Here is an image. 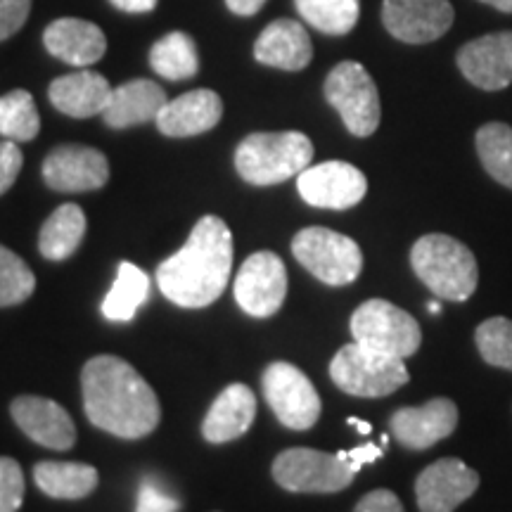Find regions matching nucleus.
<instances>
[{"label": "nucleus", "mask_w": 512, "mask_h": 512, "mask_svg": "<svg viewBox=\"0 0 512 512\" xmlns=\"http://www.w3.org/2000/svg\"><path fill=\"white\" fill-rule=\"evenodd\" d=\"M83 411L100 430L121 439H140L159 425L157 394L131 363L117 356H95L81 373Z\"/></svg>", "instance_id": "1"}, {"label": "nucleus", "mask_w": 512, "mask_h": 512, "mask_svg": "<svg viewBox=\"0 0 512 512\" xmlns=\"http://www.w3.org/2000/svg\"><path fill=\"white\" fill-rule=\"evenodd\" d=\"M233 268V233L219 216H202L178 252L159 264L157 285L183 309L214 304L226 290Z\"/></svg>", "instance_id": "2"}, {"label": "nucleus", "mask_w": 512, "mask_h": 512, "mask_svg": "<svg viewBox=\"0 0 512 512\" xmlns=\"http://www.w3.org/2000/svg\"><path fill=\"white\" fill-rule=\"evenodd\" d=\"M411 266L427 290L446 302H467L477 290L475 254L451 235H422L411 249Z\"/></svg>", "instance_id": "3"}, {"label": "nucleus", "mask_w": 512, "mask_h": 512, "mask_svg": "<svg viewBox=\"0 0 512 512\" xmlns=\"http://www.w3.org/2000/svg\"><path fill=\"white\" fill-rule=\"evenodd\" d=\"M311 140L299 131L252 133L238 145L235 169L252 185H278L309 169Z\"/></svg>", "instance_id": "4"}, {"label": "nucleus", "mask_w": 512, "mask_h": 512, "mask_svg": "<svg viewBox=\"0 0 512 512\" xmlns=\"http://www.w3.org/2000/svg\"><path fill=\"white\" fill-rule=\"evenodd\" d=\"M330 377L344 394L380 399L408 382V370L401 358L377 354L354 342L339 349L332 358Z\"/></svg>", "instance_id": "5"}, {"label": "nucleus", "mask_w": 512, "mask_h": 512, "mask_svg": "<svg viewBox=\"0 0 512 512\" xmlns=\"http://www.w3.org/2000/svg\"><path fill=\"white\" fill-rule=\"evenodd\" d=\"M351 335L361 347L401 361L413 356L422 344L418 320L387 299H368L358 306L351 316Z\"/></svg>", "instance_id": "6"}, {"label": "nucleus", "mask_w": 512, "mask_h": 512, "mask_svg": "<svg viewBox=\"0 0 512 512\" xmlns=\"http://www.w3.org/2000/svg\"><path fill=\"white\" fill-rule=\"evenodd\" d=\"M294 259L320 283L342 287L361 275L363 252L347 235L330 228H304L292 240Z\"/></svg>", "instance_id": "7"}, {"label": "nucleus", "mask_w": 512, "mask_h": 512, "mask_svg": "<svg viewBox=\"0 0 512 512\" xmlns=\"http://www.w3.org/2000/svg\"><path fill=\"white\" fill-rule=\"evenodd\" d=\"M325 100L339 112L351 136L368 138L380 126L382 107L373 76L358 62H339L325 79Z\"/></svg>", "instance_id": "8"}, {"label": "nucleus", "mask_w": 512, "mask_h": 512, "mask_svg": "<svg viewBox=\"0 0 512 512\" xmlns=\"http://www.w3.org/2000/svg\"><path fill=\"white\" fill-rule=\"evenodd\" d=\"M273 477L294 494H337L354 482L356 472L337 453L316 448H287L273 460Z\"/></svg>", "instance_id": "9"}, {"label": "nucleus", "mask_w": 512, "mask_h": 512, "mask_svg": "<svg viewBox=\"0 0 512 512\" xmlns=\"http://www.w3.org/2000/svg\"><path fill=\"white\" fill-rule=\"evenodd\" d=\"M264 396L275 418L290 430H311L320 418L316 387L292 363L278 361L264 370Z\"/></svg>", "instance_id": "10"}, {"label": "nucleus", "mask_w": 512, "mask_h": 512, "mask_svg": "<svg viewBox=\"0 0 512 512\" xmlns=\"http://www.w3.org/2000/svg\"><path fill=\"white\" fill-rule=\"evenodd\" d=\"M287 294L283 259L273 252H256L242 264L235 278V302L254 318H268L280 309Z\"/></svg>", "instance_id": "11"}, {"label": "nucleus", "mask_w": 512, "mask_h": 512, "mask_svg": "<svg viewBox=\"0 0 512 512\" xmlns=\"http://www.w3.org/2000/svg\"><path fill=\"white\" fill-rule=\"evenodd\" d=\"M453 5L448 0H384L382 24L396 41L422 46L453 27Z\"/></svg>", "instance_id": "12"}, {"label": "nucleus", "mask_w": 512, "mask_h": 512, "mask_svg": "<svg viewBox=\"0 0 512 512\" xmlns=\"http://www.w3.org/2000/svg\"><path fill=\"white\" fill-rule=\"evenodd\" d=\"M299 195L318 209H351L366 197L368 181L361 169L347 162H323L297 176Z\"/></svg>", "instance_id": "13"}, {"label": "nucleus", "mask_w": 512, "mask_h": 512, "mask_svg": "<svg viewBox=\"0 0 512 512\" xmlns=\"http://www.w3.org/2000/svg\"><path fill=\"white\" fill-rule=\"evenodd\" d=\"M43 181L57 192L100 190L110 181V162L88 145H60L43 162Z\"/></svg>", "instance_id": "14"}, {"label": "nucleus", "mask_w": 512, "mask_h": 512, "mask_svg": "<svg viewBox=\"0 0 512 512\" xmlns=\"http://www.w3.org/2000/svg\"><path fill=\"white\" fill-rule=\"evenodd\" d=\"M479 489V475L458 458H441L415 479L420 512H453Z\"/></svg>", "instance_id": "15"}, {"label": "nucleus", "mask_w": 512, "mask_h": 512, "mask_svg": "<svg viewBox=\"0 0 512 512\" xmlns=\"http://www.w3.org/2000/svg\"><path fill=\"white\" fill-rule=\"evenodd\" d=\"M458 69L482 91H503L512 83V31L486 34L465 43L456 55Z\"/></svg>", "instance_id": "16"}, {"label": "nucleus", "mask_w": 512, "mask_h": 512, "mask_svg": "<svg viewBox=\"0 0 512 512\" xmlns=\"http://www.w3.org/2000/svg\"><path fill=\"white\" fill-rule=\"evenodd\" d=\"M389 422H392V434L401 446L411 448V451H425L456 432L458 406L451 399L439 396L420 408H399Z\"/></svg>", "instance_id": "17"}, {"label": "nucleus", "mask_w": 512, "mask_h": 512, "mask_svg": "<svg viewBox=\"0 0 512 512\" xmlns=\"http://www.w3.org/2000/svg\"><path fill=\"white\" fill-rule=\"evenodd\" d=\"M17 427L36 444L69 451L76 444V427L60 403L43 396H19L10 406Z\"/></svg>", "instance_id": "18"}, {"label": "nucleus", "mask_w": 512, "mask_h": 512, "mask_svg": "<svg viewBox=\"0 0 512 512\" xmlns=\"http://www.w3.org/2000/svg\"><path fill=\"white\" fill-rule=\"evenodd\" d=\"M223 117V102L209 88L190 91L169 100L157 114V128L169 138H190L207 133Z\"/></svg>", "instance_id": "19"}, {"label": "nucleus", "mask_w": 512, "mask_h": 512, "mask_svg": "<svg viewBox=\"0 0 512 512\" xmlns=\"http://www.w3.org/2000/svg\"><path fill=\"white\" fill-rule=\"evenodd\" d=\"M256 62L283 72H302L313 57L311 38L297 19H275L254 43Z\"/></svg>", "instance_id": "20"}, {"label": "nucleus", "mask_w": 512, "mask_h": 512, "mask_svg": "<svg viewBox=\"0 0 512 512\" xmlns=\"http://www.w3.org/2000/svg\"><path fill=\"white\" fill-rule=\"evenodd\" d=\"M46 50L74 67H91L107 53V38L98 24L79 17H60L43 34Z\"/></svg>", "instance_id": "21"}, {"label": "nucleus", "mask_w": 512, "mask_h": 512, "mask_svg": "<svg viewBox=\"0 0 512 512\" xmlns=\"http://www.w3.org/2000/svg\"><path fill=\"white\" fill-rule=\"evenodd\" d=\"M114 88L110 81L91 69L60 76L50 83L48 98L57 112L74 119H88L102 114L110 105Z\"/></svg>", "instance_id": "22"}, {"label": "nucleus", "mask_w": 512, "mask_h": 512, "mask_svg": "<svg viewBox=\"0 0 512 512\" xmlns=\"http://www.w3.org/2000/svg\"><path fill=\"white\" fill-rule=\"evenodd\" d=\"M256 415V396L247 384H230L211 403L202 434L211 444H226L245 434Z\"/></svg>", "instance_id": "23"}, {"label": "nucleus", "mask_w": 512, "mask_h": 512, "mask_svg": "<svg viewBox=\"0 0 512 512\" xmlns=\"http://www.w3.org/2000/svg\"><path fill=\"white\" fill-rule=\"evenodd\" d=\"M166 93L159 83L150 79H136L121 83L114 88L110 105L102 112L107 126L112 128H131L147 124V121H157V114L166 105Z\"/></svg>", "instance_id": "24"}, {"label": "nucleus", "mask_w": 512, "mask_h": 512, "mask_svg": "<svg viewBox=\"0 0 512 512\" xmlns=\"http://www.w3.org/2000/svg\"><path fill=\"white\" fill-rule=\"evenodd\" d=\"M98 470L83 463H38L34 467V482L43 494L60 501H79L93 494L98 486Z\"/></svg>", "instance_id": "25"}, {"label": "nucleus", "mask_w": 512, "mask_h": 512, "mask_svg": "<svg viewBox=\"0 0 512 512\" xmlns=\"http://www.w3.org/2000/svg\"><path fill=\"white\" fill-rule=\"evenodd\" d=\"M86 235V214L79 204H62L43 223L38 249L50 261L69 259Z\"/></svg>", "instance_id": "26"}, {"label": "nucleus", "mask_w": 512, "mask_h": 512, "mask_svg": "<svg viewBox=\"0 0 512 512\" xmlns=\"http://www.w3.org/2000/svg\"><path fill=\"white\" fill-rule=\"evenodd\" d=\"M150 67L169 81L192 79L200 72V55L190 34L171 31L159 38L150 50Z\"/></svg>", "instance_id": "27"}, {"label": "nucleus", "mask_w": 512, "mask_h": 512, "mask_svg": "<svg viewBox=\"0 0 512 512\" xmlns=\"http://www.w3.org/2000/svg\"><path fill=\"white\" fill-rule=\"evenodd\" d=\"M150 294V280L145 271H140L136 264H119L117 280H114L110 294L102 302V313L114 323H128L136 311L147 302Z\"/></svg>", "instance_id": "28"}, {"label": "nucleus", "mask_w": 512, "mask_h": 512, "mask_svg": "<svg viewBox=\"0 0 512 512\" xmlns=\"http://www.w3.org/2000/svg\"><path fill=\"white\" fill-rule=\"evenodd\" d=\"M297 12L328 36H347L361 15V0H294Z\"/></svg>", "instance_id": "29"}, {"label": "nucleus", "mask_w": 512, "mask_h": 512, "mask_svg": "<svg viewBox=\"0 0 512 512\" xmlns=\"http://www.w3.org/2000/svg\"><path fill=\"white\" fill-rule=\"evenodd\" d=\"M475 143L486 174L512 190V128L501 121L486 124L477 131Z\"/></svg>", "instance_id": "30"}, {"label": "nucleus", "mask_w": 512, "mask_h": 512, "mask_svg": "<svg viewBox=\"0 0 512 512\" xmlns=\"http://www.w3.org/2000/svg\"><path fill=\"white\" fill-rule=\"evenodd\" d=\"M41 131L36 102L29 91H10L0 95V133L15 143L34 140Z\"/></svg>", "instance_id": "31"}, {"label": "nucleus", "mask_w": 512, "mask_h": 512, "mask_svg": "<svg viewBox=\"0 0 512 512\" xmlns=\"http://www.w3.org/2000/svg\"><path fill=\"white\" fill-rule=\"evenodd\" d=\"M36 278L22 256L0 245V306L27 302L34 294Z\"/></svg>", "instance_id": "32"}, {"label": "nucleus", "mask_w": 512, "mask_h": 512, "mask_svg": "<svg viewBox=\"0 0 512 512\" xmlns=\"http://www.w3.org/2000/svg\"><path fill=\"white\" fill-rule=\"evenodd\" d=\"M475 342L489 366L512 370V320L503 316L484 320L475 332Z\"/></svg>", "instance_id": "33"}, {"label": "nucleus", "mask_w": 512, "mask_h": 512, "mask_svg": "<svg viewBox=\"0 0 512 512\" xmlns=\"http://www.w3.org/2000/svg\"><path fill=\"white\" fill-rule=\"evenodd\" d=\"M24 501V472L17 460L0 458V512H17Z\"/></svg>", "instance_id": "34"}, {"label": "nucleus", "mask_w": 512, "mask_h": 512, "mask_svg": "<svg viewBox=\"0 0 512 512\" xmlns=\"http://www.w3.org/2000/svg\"><path fill=\"white\" fill-rule=\"evenodd\" d=\"M181 510V501L171 496L164 486H159L152 479H145L138 489V503L136 512H178Z\"/></svg>", "instance_id": "35"}, {"label": "nucleus", "mask_w": 512, "mask_h": 512, "mask_svg": "<svg viewBox=\"0 0 512 512\" xmlns=\"http://www.w3.org/2000/svg\"><path fill=\"white\" fill-rule=\"evenodd\" d=\"M31 0H0V41L15 36L27 24Z\"/></svg>", "instance_id": "36"}, {"label": "nucleus", "mask_w": 512, "mask_h": 512, "mask_svg": "<svg viewBox=\"0 0 512 512\" xmlns=\"http://www.w3.org/2000/svg\"><path fill=\"white\" fill-rule=\"evenodd\" d=\"M24 157L15 145V140L0 143V195H5L15 185L19 171H22Z\"/></svg>", "instance_id": "37"}, {"label": "nucleus", "mask_w": 512, "mask_h": 512, "mask_svg": "<svg viewBox=\"0 0 512 512\" xmlns=\"http://www.w3.org/2000/svg\"><path fill=\"white\" fill-rule=\"evenodd\" d=\"M354 512H403V505L389 489H377L363 496Z\"/></svg>", "instance_id": "38"}, {"label": "nucleus", "mask_w": 512, "mask_h": 512, "mask_svg": "<svg viewBox=\"0 0 512 512\" xmlns=\"http://www.w3.org/2000/svg\"><path fill=\"white\" fill-rule=\"evenodd\" d=\"M384 453L382 446H373V444H366V446H358V448H351V451H339L337 456L344 458L347 463L351 465V470L358 472L363 465L368 463H375V460H380Z\"/></svg>", "instance_id": "39"}, {"label": "nucleus", "mask_w": 512, "mask_h": 512, "mask_svg": "<svg viewBox=\"0 0 512 512\" xmlns=\"http://www.w3.org/2000/svg\"><path fill=\"white\" fill-rule=\"evenodd\" d=\"M114 8L121 12H131V15H143L157 8V0H110Z\"/></svg>", "instance_id": "40"}, {"label": "nucleus", "mask_w": 512, "mask_h": 512, "mask_svg": "<svg viewBox=\"0 0 512 512\" xmlns=\"http://www.w3.org/2000/svg\"><path fill=\"white\" fill-rule=\"evenodd\" d=\"M226 5H228V10L233 12V15L252 17L261 8H264L266 0H226Z\"/></svg>", "instance_id": "41"}, {"label": "nucleus", "mask_w": 512, "mask_h": 512, "mask_svg": "<svg viewBox=\"0 0 512 512\" xmlns=\"http://www.w3.org/2000/svg\"><path fill=\"white\" fill-rule=\"evenodd\" d=\"M479 3L491 5V8H496L501 12H512V0H479Z\"/></svg>", "instance_id": "42"}, {"label": "nucleus", "mask_w": 512, "mask_h": 512, "mask_svg": "<svg viewBox=\"0 0 512 512\" xmlns=\"http://www.w3.org/2000/svg\"><path fill=\"white\" fill-rule=\"evenodd\" d=\"M347 422H349V425H351V427H356V430H358V432H361V434H370V432H373V427H370L366 420H358V418H349Z\"/></svg>", "instance_id": "43"}, {"label": "nucleus", "mask_w": 512, "mask_h": 512, "mask_svg": "<svg viewBox=\"0 0 512 512\" xmlns=\"http://www.w3.org/2000/svg\"><path fill=\"white\" fill-rule=\"evenodd\" d=\"M427 309H430V313H439L441 306H439V302H430V306H427Z\"/></svg>", "instance_id": "44"}]
</instances>
